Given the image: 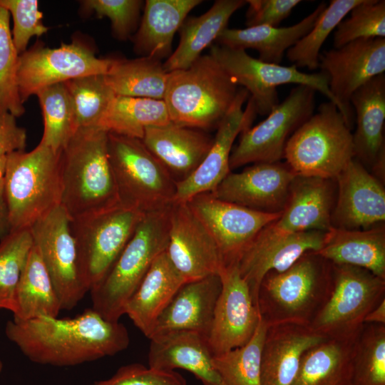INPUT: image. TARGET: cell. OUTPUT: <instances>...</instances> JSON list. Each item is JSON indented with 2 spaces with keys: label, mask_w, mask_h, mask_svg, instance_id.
Here are the masks:
<instances>
[{
  "label": "cell",
  "mask_w": 385,
  "mask_h": 385,
  "mask_svg": "<svg viewBox=\"0 0 385 385\" xmlns=\"http://www.w3.org/2000/svg\"><path fill=\"white\" fill-rule=\"evenodd\" d=\"M319 68L329 79L330 92L351 130L354 113L350 98L355 91L385 71V38H361L324 51Z\"/></svg>",
  "instance_id": "obj_16"
},
{
  "label": "cell",
  "mask_w": 385,
  "mask_h": 385,
  "mask_svg": "<svg viewBox=\"0 0 385 385\" xmlns=\"http://www.w3.org/2000/svg\"><path fill=\"white\" fill-rule=\"evenodd\" d=\"M33 246L30 228L11 230L0 240V309L14 312L16 291Z\"/></svg>",
  "instance_id": "obj_42"
},
{
  "label": "cell",
  "mask_w": 385,
  "mask_h": 385,
  "mask_svg": "<svg viewBox=\"0 0 385 385\" xmlns=\"http://www.w3.org/2000/svg\"><path fill=\"white\" fill-rule=\"evenodd\" d=\"M11 230L4 178L0 180V240Z\"/></svg>",
  "instance_id": "obj_51"
},
{
  "label": "cell",
  "mask_w": 385,
  "mask_h": 385,
  "mask_svg": "<svg viewBox=\"0 0 385 385\" xmlns=\"http://www.w3.org/2000/svg\"><path fill=\"white\" fill-rule=\"evenodd\" d=\"M141 140L176 183L187 179L199 167L214 137L206 131L171 122L146 128Z\"/></svg>",
  "instance_id": "obj_25"
},
{
  "label": "cell",
  "mask_w": 385,
  "mask_h": 385,
  "mask_svg": "<svg viewBox=\"0 0 385 385\" xmlns=\"http://www.w3.org/2000/svg\"><path fill=\"white\" fill-rule=\"evenodd\" d=\"M332 270V262L311 251L283 272H267L257 294L261 319L267 325L286 322L310 325L330 296Z\"/></svg>",
  "instance_id": "obj_3"
},
{
  "label": "cell",
  "mask_w": 385,
  "mask_h": 385,
  "mask_svg": "<svg viewBox=\"0 0 385 385\" xmlns=\"http://www.w3.org/2000/svg\"><path fill=\"white\" fill-rule=\"evenodd\" d=\"M324 2L298 23L287 26H254L245 29H225L216 39L217 44L232 48L256 50L261 61L279 64L284 53L313 27L326 8Z\"/></svg>",
  "instance_id": "obj_32"
},
{
  "label": "cell",
  "mask_w": 385,
  "mask_h": 385,
  "mask_svg": "<svg viewBox=\"0 0 385 385\" xmlns=\"http://www.w3.org/2000/svg\"><path fill=\"white\" fill-rule=\"evenodd\" d=\"M91 385H187L186 380L175 371H164L133 363L120 366L110 378Z\"/></svg>",
  "instance_id": "obj_48"
},
{
  "label": "cell",
  "mask_w": 385,
  "mask_h": 385,
  "mask_svg": "<svg viewBox=\"0 0 385 385\" xmlns=\"http://www.w3.org/2000/svg\"><path fill=\"white\" fill-rule=\"evenodd\" d=\"M284 158L298 176L337 178L354 158V150L351 129L334 103H322L292 133Z\"/></svg>",
  "instance_id": "obj_7"
},
{
  "label": "cell",
  "mask_w": 385,
  "mask_h": 385,
  "mask_svg": "<svg viewBox=\"0 0 385 385\" xmlns=\"http://www.w3.org/2000/svg\"><path fill=\"white\" fill-rule=\"evenodd\" d=\"M334 180L297 175L290 184L286 205L271 227L282 233L327 231L335 201Z\"/></svg>",
  "instance_id": "obj_27"
},
{
  "label": "cell",
  "mask_w": 385,
  "mask_h": 385,
  "mask_svg": "<svg viewBox=\"0 0 385 385\" xmlns=\"http://www.w3.org/2000/svg\"><path fill=\"white\" fill-rule=\"evenodd\" d=\"M210 55L231 79L251 95L257 113L268 115L279 102L277 88L284 84L310 87L337 106L329 88L327 75L319 71L305 73L294 65L285 66L267 63L250 56L242 49L212 44ZM338 108V106H337Z\"/></svg>",
  "instance_id": "obj_10"
},
{
  "label": "cell",
  "mask_w": 385,
  "mask_h": 385,
  "mask_svg": "<svg viewBox=\"0 0 385 385\" xmlns=\"http://www.w3.org/2000/svg\"><path fill=\"white\" fill-rule=\"evenodd\" d=\"M71 219L59 205L31 227L38 250L59 298L61 309H73L89 292L83 281Z\"/></svg>",
  "instance_id": "obj_13"
},
{
  "label": "cell",
  "mask_w": 385,
  "mask_h": 385,
  "mask_svg": "<svg viewBox=\"0 0 385 385\" xmlns=\"http://www.w3.org/2000/svg\"><path fill=\"white\" fill-rule=\"evenodd\" d=\"M185 282L165 250L155 259L128 301L125 314L148 338L158 317Z\"/></svg>",
  "instance_id": "obj_29"
},
{
  "label": "cell",
  "mask_w": 385,
  "mask_h": 385,
  "mask_svg": "<svg viewBox=\"0 0 385 385\" xmlns=\"http://www.w3.org/2000/svg\"><path fill=\"white\" fill-rule=\"evenodd\" d=\"M358 335L327 339L309 349L302 356L291 385H351Z\"/></svg>",
  "instance_id": "obj_34"
},
{
  "label": "cell",
  "mask_w": 385,
  "mask_h": 385,
  "mask_svg": "<svg viewBox=\"0 0 385 385\" xmlns=\"http://www.w3.org/2000/svg\"><path fill=\"white\" fill-rule=\"evenodd\" d=\"M317 252L332 264L361 267L385 279V228L382 225L368 230L331 227Z\"/></svg>",
  "instance_id": "obj_31"
},
{
  "label": "cell",
  "mask_w": 385,
  "mask_h": 385,
  "mask_svg": "<svg viewBox=\"0 0 385 385\" xmlns=\"http://www.w3.org/2000/svg\"><path fill=\"white\" fill-rule=\"evenodd\" d=\"M108 132L78 128L61 152V205L72 220L120 204L108 153Z\"/></svg>",
  "instance_id": "obj_2"
},
{
  "label": "cell",
  "mask_w": 385,
  "mask_h": 385,
  "mask_svg": "<svg viewBox=\"0 0 385 385\" xmlns=\"http://www.w3.org/2000/svg\"><path fill=\"white\" fill-rule=\"evenodd\" d=\"M108 153L122 205L148 213L173 204L175 182L141 140L108 133Z\"/></svg>",
  "instance_id": "obj_8"
},
{
  "label": "cell",
  "mask_w": 385,
  "mask_h": 385,
  "mask_svg": "<svg viewBox=\"0 0 385 385\" xmlns=\"http://www.w3.org/2000/svg\"><path fill=\"white\" fill-rule=\"evenodd\" d=\"M337 197L332 215V227L345 230H368L385 220L384 183L353 158L337 177Z\"/></svg>",
  "instance_id": "obj_22"
},
{
  "label": "cell",
  "mask_w": 385,
  "mask_h": 385,
  "mask_svg": "<svg viewBox=\"0 0 385 385\" xmlns=\"http://www.w3.org/2000/svg\"><path fill=\"white\" fill-rule=\"evenodd\" d=\"M329 299L310 327L328 339L356 337L368 313L385 299V279L355 266L333 264Z\"/></svg>",
  "instance_id": "obj_9"
},
{
  "label": "cell",
  "mask_w": 385,
  "mask_h": 385,
  "mask_svg": "<svg viewBox=\"0 0 385 385\" xmlns=\"http://www.w3.org/2000/svg\"><path fill=\"white\" fill-rule=\"evenodd\" d=\"M0 6L12 16V40L19 55L26 51L31 37L47 32L48 29L42 22L43 14L38 9V1L0 0Z\"/></svg>",
  "instance_id": "obj_47"
},
{
  "label": "cell",
  "mask_w": 385,
  "mask_h": 385,
  "mask_svg": "<svg viewBox=\"0 0 385 385\" xmlns=\"http://www.w3.org/2000/svg\"><path fill=\"white\" fill-rule=\"evenodd\" d=\"M105 78L117 96L164 100L168 73L161 60L141 56L114 59Z\"/></svg>",
  "instance_id": "obj_36"
},
{
  "label": "cell",
  "mask_w": 385,
  "mask_h": 385,
  "mask_svg": "<svg viewBox=\"0 0 385 385\" xmlns=\"http://www.w3.org/2000/svg\"><path fill=\"white\" fill-rule=\"evenodd\" d=\"M64 83L73 103L77 129L100 128L116 96L107 83L105 75L86 76Z\"/></svg>",
  "instance_id": "obj_41"
},
{
  "label": "cell",
  "mask_w": 385,
  "mask_h": 385,
  "mask_svg": "<svg viewBox=\"0 0 385 385\" xmlns=\"http://www.w3.org/2000/svg\"><path fill=\"white\" fill-rule=\"evenodd\" d=\"M362 0H332L311 30L286 52L294 66L312 71L319 68L320 50L329 34Z\"/></svg>",
  "instance_id": "obj_40"
},
{
  "label": "cell",
  "mask_w": 385,
  "mask_h": 385,
  "mask_svg": "<svg viewBox=\"0 0 385 385\" xmlns=\"http://www.w3.org/2000/svg\"><path fill=\"white\" fill-rule=\"evenodd\" d=\"M248 96L249 93L245 88L238 90L232 106L217 128L213 143L201 164L190 177L175 183L173 203H185L197 195L212 192L230 173V158L234 141L242 131L251 126L257 114L250 98L243 110Z\"/></svg>",
  "instance_id": "obj_19"
},
{
  "label": "cell",
  "mask_w": 385,
  "mask_h": 385,
  "mask_svg": "<svg viewBox=\"0 0 385 385\" xmlns=\"http://www.w3.org/2000/svg\"><path fill=\"white\" fill-rule=\"evenodd\" d=\"M316 92L297 86L264 120L242 131L230 155V170L248 163L279 162L289 137L314 113Z\"/></svg>",
  "instance_id": "obj_12"
},
{
  "label": "cell",
  "mask_w": 385,
  "mask_h": 385,
  "mask_svg": "<svg viewBox=\"0 0 385 385\" xmlns=\"http://www.w3.org/2000/svg\"><path fill=\"white\" fill-rule=\"evenodd\" d=\"M167 255L186 282L219 274L224 265L216 243L187 203L170 208Z\"/></svg>",
  "instance_id": "obj_20"
},
{
  "label": "cell",
  "mask_w": 385,
  "mask_h": 385,
  "mask_svg": "<svg viewBox=\"0 0 385 385\" xmlns=\"http://www.w3.org/2000/svg\"><path fill=\"white\" fill-rule=\"evenodd\" d=\"M148 366L164 371L181 369L202 385H227L215 369L207 338L195 332L177 331L150 339Z\"/></svg>",
  "instance_id": "obj_28"
},
{
  "label": "cell",
  "mask_w": 385,
  "mask_h": 385,
  "mask_svg": "<svg viewBox=\"0 0 385 385\" xmlns=\"http://www.w3.org/2000/svg\"><path fill=\"white\" fill-rule=\"evenodd\" d=\"M364 324L385 325V299L368 313L365 317Z\"/></svg>",
  "instance_id": "obj_52"
},
{
  "label": "cell",
  "mask_w": 385,
  "mask_h": 385,
  "mask_svg": "<svg viewBox=\"0 0 385 385\" xmlns=\"http://www.w3.org/2000/svg\"><path fill=\"white\" fill-rule=\"evenodd\" d=\"M202 0H147L133 35L134 50L142 56L162 60L172 53L174 36L188 14Z\"/></svg>",
  "instance_id": "obj_30"
},
{
  "label": "cell",
  "mask_w": 385,
  "mask_h": 385,
  "mask_svg": "<svg viewBox=\"0 0 385 385\" xmlns=\"http://www.w3.org/2000/svg\"><path fill=\"white\" fill-rule=\"evenodd\" d=\"M2 369H3V363L1 360L0 359V373L1 372Z\"/></svg>",
  "instance_id": "obj_54"
},
{
  "label": "cell",
  "mask_w": 385,
  "mask_h": 385,
  "mask_svg": "<svg viewBox=\"0 0 385 385\" xmlns=\"http://www.w3.org/2000/svg\"><path fill=\"white\" fill-rule=\"evenodd\" d=\"M60 157L41 143L7 155L3 178L11 230L30 228L61 205Z\"/></svg>",
  "instance_id": "obj_6"
},
{
  "label": "cell",
  "mask_w": 385,
  "mask_h": 385,
  "mask_svg": "<svg viewBox=\"0 0 385 385\" xmlns=\"http://www.w3.org/2000/svg\"><path fill=\"white\" fill-rule=\"evenodd\" d=\"M296 176L286 163H256L240 173L230 172L211 193L254 210L282 212Z\"/></svg>",
  "instance_id": "obj_21"
},
{
  "label": "cell",
  "mask_w": 385,
  "mask_h": 385,
  "mask_svg": "<svg viewBox=\"0 0 385 385\" xmlns=\"http://www.w3.org/2000/svg\"><path fill=\"white\" fill-rule=\"evenodd\" d=\"M327 339L308 324L267 325L262 351L260 385H291L305 351Z\"/></svg>",
  "instance_id": "obj_24"
},
{
  "label": "cell",
  "mask_w": 385,
  "mask_h": 385,
  "mask_svg": "<svg viewBox=\"0 0 385 385\" xmlns=\"http://www.w3.org/2000/svg\"><path fill=\"white\" fill-rule=\"evenodd\" d=\"M351 385H385V325L364 324L355 343Z\"/></svg>",
  "instance_id": "obj_43"
},
{
  "label": "cell",
  "mask_w": 385,
  "mask_h": 385,
  "mask_svg": "<svg viewBox=\"0 0 385 385\" xmlns=\"http://www.w3.org/2000/svg\"><path fill=\"white\" fill-rule=\"evenodd\" d=\"M267 325L260 320L244 345L214 356L213 364L227 385H260L262 351Z\"/></svg>",
  "instance_id": "obj_39"
},
{
  "label": "cell",
  "mask_w": 385,
  "mask_h": 385,
  "mask_svg": "<svg viewBox=\"0 0 385 385\" xmlns=\"http://www.w3.org/2000/svg\"><path fill=\"white\" fill-rule=\"evenodd\" d=\"M6 156L7 155L0 156V180L4 178L5 173Z\"/></svg>",
  "instance_id": "obj_53"
},
{
  "label": "cell",
  "mask_w": 385,
  "mask_h": 385,
  "mask_svg": "<svg viewBox=\"0 0 385 385\" xmlns=\"http://www.w3.org/2000/svg\"><path fill=\"white\" fill-rule=\"evenodd\" d=\"M171 123L164 100L115 96L100 128L142 140L146 128Z\"/></svg>",
  "instance_id": "obj_37"
},
{
  "label": "cell",
  "mask_w": 385,
  "mask_h": 385,
  "mask_svg": "<svg viewBox=\"0 0 385 385\" xmlns=\"http://www.w3.org/2000/svg\"><path fill=\"white\" fill-rule=\"evenodd\" d=\"M237 85L210 55L168 73L164 101L172 123L204 131L217 130L237 96Z\"/></svg>",
  "instance_id": "obj_4"
},
{
  "label": "cell",
  "mask_w": 385,
  "mask_h": 385,
  "mask_svg": "<svg viewBox=\"0 0 385 385\" xmlns=\"http://www.w3.org/2000/svg\"><path fill=\"white\" fill-rule=\"evenodd\" d=\"M325 232L307 230L282 233L273 229L270 223L259 232L237 263L257 309L259 287L265 275L270 271L283 272L305 253L319 251L324 244Z\"/></svg>",
  "instance_id": "obj_17"
},
{
  "label": "cell",
  "mask_w": 385,
  "mask_h": 385,
  "mask_svg": "<svg viewBox=\"0 0 385 385\" xmlns=\"http://www.w3.org/2000/svg\"><path fill=\"white\" fill-rule=\"evenodd\" d=\"M349 14L335 29L334 48L357 39L385 37L384 0H362Z\"/></svg>",
  "instance_id": "obj_45"
},
{
  "label": "cell",
  "mask_w": 385,
  "mask_h": 385,
  "mask_svg": "<svg viewBox=\"0 0 385 385\" xmlns=\"http://www.w3.org/2000/svg\"><path fill=\"white\" fill-rule=\"evenodd\" d=\"M219 275L222 289L207 337L213 356L245 344L260 320L250 288L241 277L237 265L225 267Z\"/></svg>",
  "instance_id": "obj_18"
},
{
  "label": "cell",
  "mask_w": 385,
  "mask_h": 385,
  "mask_svg": "<svg viewBox=\"0 0 385 385\" xmlns=\"http://www.w3.org/2000/svg\"><path fill=\"white\" fill-rule=\"evenodd\" d=\"M170 208L145 214L108 274L90 290L92 309L104 319L119 321L153 261L166 250Z\"/></svg>",
  "instance_id": "obj_5"
},
{
  "label": "cell",
  "mask_w": 385,
  "mask_h": 385,
  "mask_svg": "<svg viewBox=\"0 0 385 385\" xmlns=\"http://www.w3.org/2000/svg\"><path fill=\"white\" fill-rule=\"evenodd\" d=\"M185 203L212 236L224 267L237 265L259 232L282 214L254 210L220 200L211 192L197 195Z\"/></svg>",
  "instance_id": "obj_15"
},
{
  "label": "cell",
  "mask_w": 385,
  "mask_h": 385,
  "mask_svg": "<svg viewBox=\"0 0 385 385\" xmlns=\"http://www.w3.org/2000/svg\"><path fill=\"white\" fill-rule=\"evenodd\" d=\"M26 138V131L17 125L16 117L8 112H0V156L24 150Z\"/></svg>",
  "instance_id": "obj_50"
},
{
  "label": "cell",
  "mask_w": 385,
  "mask_h": 385,
  "mask_svg": "<svg viewBox=\"0 0 385 385\" xmlns=\"http://www.w3.org/2000/svg\"><path fill=\"white\" fill-rule=\"evenodd\" d=\"M246 4L245 0H217L205 13L186 19L178 31L177 48L163 63L165 70L169 73L188 68L227 28L232 14Z\"/></svg>",
  "instance_id": "obj_33"
},
{
  "label": "cell",
  "mask_w": 385,
  "mask_h": 385,
  "mask_svg": "<svg viewBox=\"0 0 385 385\" xmlns=\"http://www.w3.org/2000/svg\"><path fill=\"white\" fill-rule=\"evenodd\" d=\"M6 337L31 361L71 366L113 356L130 344L128 332L119 321H109L92 308L74 317H40L9 320Z\"/></svg>",
  "instance_id": "obj_1"
},
{
  "label": "cell",
  "mask_w": 385,
  "mask_h": 385,
  "mask_svg": "<svg viewBox=\"0 0 385 385\" xmlns=\"http://www.w3.org/2000/svg\"><path fill=\"white\" fill-rule=\"evenodd\" d=\"M300 0H248L246 25L277 26L287 18Z\"/></svg>",
  "instance_id": "obj_49"
},
{
  "label": "cell",
  "mask_w": 385,
  "mask_h": 385,
  "mask_svg": "<svg viewBox=\"0 0 385 385\" xmlns=\"http://www.w3.org/2000/svg\"><path fill=\"white\" fill-rule=\"evenodd\" d=\"M83 8L93 11L98 17H107L111 23L113 35L120 40L131 37L138 26L140 9V0H86Z\"/></svg>",
  "instance_id": "obj_46"
},
{
  "label": "cell",
  "mask_w": 385,
  "mask_h": 385,
  "mask_svg": "<svg viewBox=\"0 0 385 385\" xmlns=\"http://www.w3.org/2000/svg\"><path fill=\"white\" fill-rule=\"evenodd\" d=\"M114 59L100 58L78 41L58 48L36 45L19 56L16 80L24 103L31 95L54 84L77 78L106 75Z\"/></svg>",
  "instance_id": "obj_14"
},
{
  "label": "cell",
  "mask_w": 385,
  "mask_h": 385,
  "mask_svg": "<svg viewBox=\"0 0 385 385\" xmlns=\"http://www.w3.org/2000/svg\"><path fill=\"white\" fill-rule=\"evenodd\" d=\"M354 158L382 183L385 179V75L376 76L354 92Z\"/></svg>",
  "instance_id": "obj_23"
},
{
  "label": "cell",
  "mask_w": 385,
  "mask_h": 385,
  "mask_svg": "<svg viewBox=\"0 0 385 385\" xmlns=\"http://www.w3.org/2000/svg\"><path fill=\"white\" fill-rule=\"evenodd\" d=\"M145 214L120 205L71 220L81 271L89 292L108 274Z\"/></svg>",
  "instance_id": "obj_11"
},
{
  "label": "cell",
  "mask_w": 385,
  "mask_h": 385,
  "mask_svg": "<svg viewBox=\"0 0 385 385\" xmlns=\"http://www.w3.org/2000/svg\"><path fill=\"white\" fill-rule=\"evenodd\" d=\"M9 21V12L0 6V112H8L16 118L25 109L16 80L19 54L14 45Z\"/></svg>",
  "instance_id": "obj_44"
},
{
  "label": "cell",
  "mask_w": 385,
  "mask_h": 385,
  "mask_svg": "<svg viewBox=\"0 0 385 385\" xmlns=\"http://www.w3.org/2000/svg\"><path fill=\"white\" fill-rule=\"evenodd\" d=\"M43 117V133L39 143L61 153L77 130L73 103L64 83L38 91Z\"/></svg>",
  "instance_id": "obj_38"
},
{
  "label": "cell",
  "mask_w": 385,
  "mask_h": 385,
  "mask_svg": "<svg viewBox=\"0 0 385 385\" xmlns=\"http://www.w3.org/2000/svg\"><path fill=\"white\" fill-rule=\"evenodd\" d=\"M221 289L219 274L184 283L158 317L148 339L177 331L195 332L207 338Z\"/></svg>",
  "instance_id": "obj_26"
},
{
  "label": "cell",
  "mask_w": 385,
  "mask_h": 385,
  "mask_svg": "<svg viewBox=\"0 0 385 385\" xmlns=\"http://www.w3.org/2000/svg\"><path fill=\"white\" fill-rule=\"evenodd\" d=\"M61 310L51 279L34 245L16 291L13 318L27 321L40 317H57Z\"/></svg>",
  "instance_id": "obj_35"
}]
</instances>
